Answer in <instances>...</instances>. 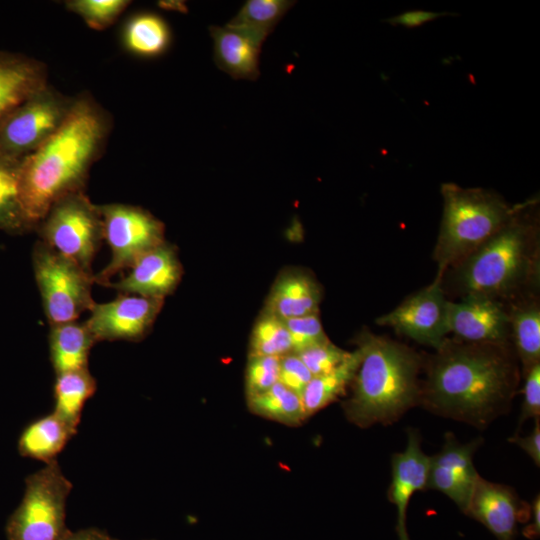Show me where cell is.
Instances as JSON below:
<instances>
[{
  "label": "cell",
  "instance_id": "cell-32",
  "mask_svg": "<svg viewBox=\"0 0 540 540\" xmlns=\"http://www.w3.org/2000/svg\"><path fill=\"white\" fill-rule=\"evenodd\" d=\"M280 358L248 356L245 371L246 399L259 395L279 382Z\"/></svg>",
  "mask_w": 540,
  "mask_h": 540
},
{
  "label": "cell",
  "instance_id": "cell-33",
  "mask_svg": "<svg viewBox=\"0 0 540 540\" xmlns=\"http://www.w3.org/2000/svg\"><path fill=\"white\" fill-rule=\"evenodd\" d=\"M295 354L314 377L334 369L348 356L349 352L336 346L328 339Z\"/></svg>",
  "mask_w": 540,
  "mask_h": 540
},
{
  "label": "cell",
  "instance_id": "cell-5",
  "mask_svg": "<svg viewBox=\"0 0 540 540\" xmlns=\"http://www.w3.org/2000/svg\"><path fill=\"white\" fill-rule=\"evenodd\" d=\"M440 191L443 215L434 249L437 280L497 233L524 204L511 205L493 191L452 182L443 183Z\"/></svg>",
  "mask_w": 540,
  "mask_h": 540
},
{
  "label": "cell",
  "instance_id": "cell-4",
  "mask_svg": "<svg viewBox=\"0 0 540 540\" xmlns=\"http://www.w3.org/2000/svg\"><path fill=\"white\" fill-rule=\"evenodd\" d=\"M536 199L521 209L497 233L457 266V281L464 295L493 299L512 293L529 277L536 255V221L531 209Z\"/></svg>",
  "mask_w": 540,
  "mask_h": 540
},
{
  "label": "cell",
  "instance_id": "cell-10",
  "mask_svg": "<svg viewBox=\"0 0 540 540\" xmlns=\"http://www.w3.org/2000/svg\"><path fill=\"white\" fill-rule=\"evenodd\" d=\"M74 98L49 84L28 97L0 128V151L23 159L44 144L65 122Z\"/></svg>",
  "mask_w": 540,
  "mask_h": 540
},
{
  "label": "cell",
  "instance_id": "cell-17",
  "mask_svg": "<svg viewBox=\"0 0 540 540\" xmlns=\"http://www.w3.org/2000/svg\"><path fill=\"white\" fill-rule=\"evenodd\" d=\"M429 466L430 456L422 451L418 432L409 430L405 450L391 458L392 480L388 490V498L397 509L399 540H410L406 529L407 508L415 492L427 489Z\"/></svg>",
  "mask_w": 540,
  "mask_h": 540
},
{
  "label": "cell",
  "instance_id": "cell-23",
  "mask_svg": "<svg viewBox=\"0 0 540 540\" xmlns=\"http://www.w3.org/2000/svg\"><path fill=\"white\" fill-rule=\"evenodd\" d=\"M172 33L163 17L154 12L131 15L121 31V43L130 54L140 58H156L170 47Z\"/></svg>",
  "mask_w": 540,
  "mask_h": 540
},
{
  "label": "cell",
  "instance_id": "cell-8",
  "mask_svg": "<svg viewBox=\"0 0 540 540\" xmlns=\"http://www.w3.org/2000/svg\"><path fill=\"white\" fill-rule=\"evenodd\" d=\"M32 263L50 325L76 321L84 311L91 310L95 304L93 274L41 241L34 246Z\"/></svg>",
  "mask_w": 540,
  "mask_h": 540
},
{
  "label": "cell",
  "instance_id": "cell-14",
  "mask_svg": "<svg viewBox=\"0 0 540 540\" xmlns=\"http://www.w3.org/2000/svg\"><path fill=\"white\" fill-rule=\"evenodd\" d=\"M449 333L467 343L506 344L509 314L493 298L467 294L449 303Z\"/></svg>",
  "mask_w": 540,
  "mask_h": 540
},
{
  "label": "cell",
  "instance_id": "cell-37",
  "mask_svg": "<svg viewBox=\"0 0 540 540\" xmlns=\"http://www.w3.org/2000/svg\"><path fill=\"white\" fill-rule=\"evenodd\" d=\"M455 16V13L434 12L426 10H409L401 14L385 19V22L393 26H402L406 28H417L426 23L432 22L440 17Z\"/></svg>",
  "mask_w": 540,
  "mask_h": 540
},
{
  "label": "cell",
  "instance_id": "cell-35",
  "mask_svg": "<svg viewBox=\"0 0 540 540\" xmlns=\"http://www.w3.org/2000/svg\"><path fill=\"white\" fill-rule=\"evenodd\" d=\"M312 374L295 353L280 358L279 382L301 396Z\"/></svg>",
  "mask_w": 540,
  "mask_h": 540
},
{
  "label": "cell",
  "instance_id": "cell-18",
  "mask_svg": "<svg viewBox=\"0 0 540 540\" xmlns=\"http://www.w3.org/2000/svg\"><path fill=\"white\" fill-rule=\"evenodd\" d=\"M47 84L43 62L20 53L0 51V128L28 97Z\"/></svg>",
  "mask_w": 540,
  "mask_h": 540
},
{
  "label": "cell",
  "instance_id": "cell-15",
  "mask_svg": "<svg viewBox=\"0 0 540 540\" xmlns=\"http://www.w3.org/2000/svg\"><path fill=\"white\" fill-rule=\"evenodd\" d=\"M129 273L106 286L120 293L164 299L178 286L183 269L175 248L166 241L142 254Z\"/></svg>",
  "mask_w": 540,
  "mask_h": 540
},
{
  "label": "cell",
  "instance_id": "cell-24",
  "mask_svg": "<svg viewBox=\"0 0 540 540\" xmlns=\"http://www.w3.org/2000/svg\"><path fill=\"white\" fill-rule=\"evenodd\" d=\"M360 363V352L356 348L331 371L314 376L301 394L307 417L325 408L344 395L354 378Z\"/></svg>",
  "mask_w": 540,
  "mask_h": 540
},
{
  "label": "cell",
  "instance_id": "cell-7",
  "mask_svg": "<svg viewBox=\"0 0 540 540\" xmlns=\"http://www.w3.org/2000/svg\"><path fill=\"white\" fill-rule=\"evenodd\" d=\"M41 242L92 274V263L103 239L99 206L84 191L68 194L48 209L36 229Z\"/></svg>",
  "mask_w": 540,
  "mask_h": 540
},
{
  "label": "cell",
  "instance_id": "cell-13",
  "mask_svg": "<svg viewBox=\"0 0 540 540\" xmlns=\"http://www.w3.org/2000/svg\"><path fill=\"white\" fill-rule=\"evenodd\" d=\"M479 444V439L462 444L447 433L440 452L430 456L427 488L449 497L464 513L481 477L473 463Z\"/></svg>",
  "mask_w": 540,
  "mask_h": 540
},
{
  "label": "cell",
  "instance_id": "cell-27",
  "mask_svg": "<svg viewBox=\"0 0 540 540\" xmlns=\"http://www.w3.org/2000/svg\"><path fill=\"white\" fill-rule=\"evenodd\" d=\"M247 406L254 415L288 426H299L308 418L300 395L280 382L247 398Z\"/></svg>",
  "mask_w": 540,
  "mask_h": 540
},
{
  "label": "cell",
  "instance_id": "cell-31",
  "mask_svg": "<svg viewBox=\"0 0 540 540\" xmlns=\"http://www.w3.org/2000/svg\"><path fill=\"white\" fill-rule=\"evenodd\" d=\"M130 3L126 0H70L65 6L91 29L103 30L111 26Z\"/></svg>",
  "mask_w": 540,
  "mask_h": 540
},
{
  "label": "cell",
  "instance_id": "cell-29",
  "mask_svg": "<svg viewBox=\"0 0 540 540\" xmlns=\"http://www.w3.org/2000/svg\"><path fill=\"white\" fill-rule=\"evenodd\" d=\"M510 329L523 374L540 363V309L536 303L524 304L509 315Z\"/></svg>",
  "mask_w": 540,
  "mask_h": 540
},
{
  "label": "cell",
  "instance_id": "cell-6",
  "mask_svg": "<svg viewBox=\"0 0 540 540\" xmlns=\"http://www.w3.org/2000/svg\"><path fill=\"white\" fill-rule=\"evenodd\" d=\"M23 499L9 516L5 531L8 540H60L66 526V502L72 483L57 460L25 479Z\"/></svg>",
  "mask_w": 540,
  "mask_h": 540
},
{
  "label": "cell",
  "instance_id": "cell-20",
  "mask_svg": "<svg viewBox=\"0 0 540 540\" xmlns=\"http://www.w3.org/2000/svg\"><path fill=\"white\" fill-rule=\"evenodd\" d=\"M214 61L218 68L235 79L255 80L259 72L262 42L229 25L211 26Z\"/></svg>",
  "mask_w": 540,
  "mask_h": 540
},
{
  "label": "cell",
  "instance_id": "cell-12",
  "mask_svg": "<svg viewBox=\"0 0 540 540\" xmlns=\"http://www.w3.org/2000/svg\"><path fill=\"white\" fill-rule=\"evenodd\" d=\"M164 299L120 293L106 303H96L85 325L96 342L139 341L154 324Z\"/></svg>",
  "mask_w": 540,
  "mask_h": 540
},
{
  "label": "cell",
  "instance_id": "cell-9",
  "mask_svg": "<svg viewBox=\"0 0 540 540\" xmlns=\"http://www.w3.org/2000/svg\"><path fill=\"white\" fill-rule=\"evenodd\" d=\"M103 239L111 248L110 263L94 282L107 285L117 273L129 267L142 254L165 242L164 224L145 209L120 203L98 205Z\"/></svg>",
  "mask_w": 540,
  "mask_h": 540
},
{
  "label": "cell",
  "instance_id": "cell-40",
  "mask_svg": "<svg viewBox=\"0 0 540 540\" xmlns=\"http://www.w3.org/2000/svg\"><path fill=\"white\" fill-rule=\"evenodd\" d=\"M532 523L524 530V535L528 538L538 537L540 532V496L537 495L530 508Z\"/></svg>",
  "mask_w": 540,
  "mask_h": 540
},
{
  "label": "cell",
  "instance_id": "cell-36",
  "mask_svg": "<svg viewBox=\"0 0 540 540\" xmlns=\"http://www.w3.org/2000/svg\"><path fill=\"white\" fill-rule=\"evenodd\" d=\"M523 403L519 425L530 418H540V363L535 364L524 374Z\"/></svg>",
  "mask_w": 540,
  "mask_h": 540
},
{
  "label": "cell",
  "instance_id": "cell-3",
  "mask_svg": "<svg viewBox=\"0 0 540 540\" xmlns=\"http://www.w3.org/2000/svg\"><path fill=\"white\" fill-rule=\"evenodd\" d=\"M354 342L360 363L342 405L348 421L361 428L391 424L419 405L422 359L414 350L369 330Z\"/></svg>",
  "mask_w": 540,
  "mask_h": 540
},
{
  "label": "cell",
  "instance_id": "cell-34",
  "mask_svg": "<svg viewBox=\"0 0 540 540\" xmlns=\"http://www.w3.org/2000/svg\"><path fill=\"white\" fill-rule=\"evenodd\" d=\"M288 329L293 353L328 340L318 313L284 320Z\"/></svg>",
  "mask_w": 540,
  "mask_h": 540
},
{
  "label": "cell",
  "instance_id": "cell-2",
  "mask_svg": "<svg viewBox=\"0 0 540 540\" xmlns=\"http://www.w3.org/2000/svg\"><path fill=\"white\" fill-rule=\"evenodd\" d=\"M111 129L108 113L87 93L74 97L62 126L37 150L21 159L19 196L36 229L60 198L84 191Z\"/></svg>",
  "mask_w": 540,
  "mask_h": 540
},
{
  "label": "cell",
  "instance_id": "cell-11",
  "mask_svg": "<svg viewBox=\"0 0 540 540\" xmlns=\"http://www.w3.org/2000/svg\"><path fill=\"white\" fill-rule=\"evenodd\" d=\"M449 303L441 280L435 279L432 284L407 297L395 309L377 318L376 322L437 350L449 333Z\"/></svg>",
  "mask_w": 540,
  "mask_h": 540
},
{
  "label": "cell",
  "instance_id": "cell-26",
  "mask_svg": "<svg viewBox=\"0 0 540 540\" xmlns=\"http://www.w3.org/2000/svg\"><path fill=\"white\" fill-rule=\"evenodd\" d=\"M21 159L0 151V230L19 235L33 230L19 196Z\"/></svg>",
  "mask_w": 540,
  "mask_h": 540
},
{
  "label": "cell",
  "instance_id": "cell-1",
  "mask_svg": "<svg viewBox=\"0 0 540 540\" xmlns=\"http://www.w3.org/2000/svg\"><path fill=\"white\" fill-rule=\"evenodd\" d=\"M518 368L506 344L446 341L427 365L419 405L484 428L510 407Z\"/></svg>",
  "mask_w": 540,
  "mask_h": 540
},
{
  "label": "cell",
  "instance_id": "cell-30",
  "mask_svg": "<svg viewBox=\"0 0 540 540\" xmlns=\"http://www.w3.org/2000/svg\"><path fill=\"white\" fill-rule=\"evenodd\" d=\"M290 353L293 349L285 321L262 310L250 336L248 356L281 358Z\"/></svg>",
  "mask_w": 540,
  "mask_h": 540
},
{
  "label": "cell",
  "instance_id": "cell-19",
  "mask_svg": "<svg viewBox=\"0 0 540 540\" xmlns=\"http://www.w3.org/2000/svg\"><path fill=\"white\" fill-rule=\"evenodd\" d=\"M321 296L320 286L310 273L287 269L273 283L263 311L282 320L318 313Z\"/></svg>",
  "mask_w": 540,
  "mask_h": 540
},
{
  "label": "cell",
  "instance_id": "cell-39",
  "mask_svg": "<svg viewBox=\"0 0 540 540\" xmlns=\"http://www.w3.org/2000/svg\"><path fill=\"white\" fill-rule=\"evenodd\" d=\"M60 540H117L97 528H86L78 531H68Z\"/></svg>",
  "mask_w": 540,
  "mask_h": 540
},
{
  "label": "cell",
  "instance_id": "cell-16",
  "mask_svg": "<svg viewBox=\"0 0 540 540\" xmlns=\"http://www.w3.org/2000/svg\"><path fill=\"white\" fill-rule=\"evenodd\" d=\"M528 510L512 488L480 477L465 513L481 522L498 540H513L517 523L525 519L524 515L529 516Z\"/></svg>",
  "mask_w": 540,
  "mask_h": 540
},
{
  "label": "cell",
  "instance_id": "cell-38",
  "mask_svg": "<svg viewBox=\"0 0 540 540\" xmlns=\"http://www.w3.org/2000/svg\"><path fill=\"white\" fill-rule=\"evenodd\" d=\"M509 441L523 449L537 466L540 465V418L535 419L534 427L529 435L515 436Z\"/></svg>",
  "mask_w": 540,
  "mask_h": 540
},
{
  "label": "cell",
  "instance_id": "cell-21",
  "mask_svg": "<svg viewBox=\"0 0 540 540\" xmlns=\"http://www.w3.org/2000/svg\"><path fill=\"white\" fill-rule=\"evenodd\" d=\"M77 432L62 418L52 412L30 422L18 439L21 456L43 461L45 464L56 460Z\"/></svg>",
  "mask_w": 540,
  "mask_h": 540
},
{
  "label": "cell",
  "instance_id": "cell-28",
  "mask_svg": "<svg viewBox=\"0 0 540 540\" xmlns=\"http://www.w3.org/2000/svg\"><path fill=\"white\" fill-rule=\"evenodd\" d=\"M294 4L289 0H248L227 25L263 43Z\"/></svg>",
  "mask_w": 540,
  "mask_h": 540
},
{
  "label": "cell",
  "instance_id": "cell-25",
  "mask_svg": "<svg viewBox=\"0 0 540 540\" xmlns=\"http://www.w3.org/2000/svg\"><path fill=\"white\" fill-rule=\"evenodd\" d=\"M96 387L88 368L56 374L53 412L77 432L84 405Z\"/></svg>",
  "mask_w": 540,
  "mask_h": 540
},
{
  "label": "cell",
  "instance_id": "cell-22",
  "mask_svg": "<svg viewBox=\"0 0 540 540\" xmlns=\"http://www.w3.org/2000/svg\"><path fill=\"white\" fill-rule=\"evenodd\" d=\"M94 343L96 341L85 323L71 321L51 325L49 348L55 373L88 368V358Z\"/></svg>",
  "mask_w": 540,
  "mask_h": 540
}]
</instances>
